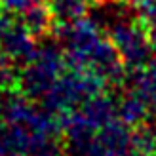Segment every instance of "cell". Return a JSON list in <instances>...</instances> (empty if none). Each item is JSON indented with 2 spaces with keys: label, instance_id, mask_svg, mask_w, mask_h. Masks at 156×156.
I'll return each mask as SVG.
<instances>
[{
  "label": "cell",
  "instance_id": "cell-1",
  "mask_svg": "<svg viewBox=\"0 0 156 156\" xmlns=\"http://www.w3.org/2000/svg\"><path fill=\"white\" fill-rule=\"evenodd\" d=\"M107 36L116 46L128 71L143 69L152 61L154 48L149 40V34H147V27L139 19V15L116 23L114 27L108 29Z\"/></svg>",
  "mask_w": 156,
  "mask_h": 156
},
{
  "label": "cell",
  "instance_id": "cell-11",
  "mask_svg": "<svg viewBox=\"0 0 156 156\" xmlns=\"http://www.w3.org/2000/svg\"><path fill=\"white\" fill-rule=\"evenodd\" d=\"M13 23H15V19H13L12 12H8V10H4V8H0V40H2V36L8 33V29H10Z\"/></svg>",
  "mask_w": 156,
  "mask_h": 156
},
{
  "label": "cell",
  "instance_id": "cell-14",
  "mask_svg": "<svg viewBox=\"0 0 156 156\" xmlns=\"http://www.w3.org/2000/svg\"><path fill=\"white\" fill-rule=\"evenodd\" d=\"M128 156H151V154H145V152H139V151H131Z\"/></svg>",
  "mask_w": 156,
  "mask_h": 156
},
{
  "label": "cell",
  "instance_id": "cell-7",
  "mask_svg": "<svg viewBox=\"0 0 156 156\" xmlns=\"http://www.w3.org/2000/svg\"><path fill=\"white\" fill-rule=\"evenodd\" d=\"M19 15H21L19 23L25 27V30L30 36L36 38V40L51 34L53 25H55V19H53V13L50 10L48 2L34 4V6L27 8V10H23Z\"/></svg>",
  "mask_w": 156,
  "mask_h": 156
},
{
  "label": "cell",
  "instance_id": "cell-2",
  "mask_svg": "<svg viewBox=\"0 0 156 156\" xmlns=\"http://www.w3.org/2000/svg\"><path fill=\"white\" fill-rule=\"evenodd\" d=\"M0 50L6 53L12 63H15L17 67H25L36 55L38 40L27 33L19 21H15L0 40Z\"/></svg>",
  "mask_w": 156,
  "mask_h": 156
},
{
  "label": "cell",
  "instance_id": "cell-10",
  "mask_svg": "<svg viewBox=\"0 0 156 156\" xmlns=\"http://www.w3.org/2000/svg\"><path fill=\"white\" fill-rule=\"evenodd\" d=\"M40 2H48V0H0V8H4L12 13H21L23 10Z\"/></svg>",
  "mask_w": 156,
  "mask_h": 156
},
{
  "label": "cell",
  "instance_id": "cell-4",
  "mask_svg": "<svg viewBox=\"0 0 156 156\" xmlns=\"http://www.w3.org/2000/svg\"><path fill=\"white\" fill-rule=\"evenodd\" d=\"M112 95L116 103V118L118 120H122L131 128H135L147 120L151 108L137 91L128 88H112Z\"/></svg>",
  "mask_w": 156,
  "mask_h": 156
},
{
  "label": "cell",
  "instance_id": "cell-5",
  "mask_svg": "<svg viewBox=\"0 0 156 156\" xmlns=\"http://www.w3.org/2000/svg\"><path fill=\"white\" fill-rule=\"evenodd\" d=\"M78 111L82 112V116L88 120L93 128H103L105 124L116 118V103L114 95L111 91H101L97 95H93L90 99H86L84 103L78 107Z\"/></svg>",
  "mask_w": 156,
  "mask_h": 156
},
{
  "label": "cell",
  "instance_id": "cell-8",
  "mask_svg": "<svg viewBox=\"0 0 156 156\" xmlns=\"http://www.w3.org/2000/svg\"><path fill=\"white\" fill-rule=\"evenodd\" d=\"M23 156H65L63 137L30 133Z\"/></svg>",
  "mask_w": 156,
  "mask_h": 156
},
{
  "label": "cell",
  "instance_id": "cell-3",
  "mask_svg": "<svg viewBox=\"0 0 156 156\" xmlns=\"http://www.w3.org/2000/svg\"><path fill=\"white\" fill-rule=\"evenodd\" d=\"M97 145L105 156H128L133 151V128L114 118L97 129Z\"/></svg>",
  "mask_w": 156,
  "mask_h": 156
},
{
  "label": "cell",
  "instance_id": "cell-6",
  "mask_svg": "<svg viewBox=\"0 0 156 156\" xmlns=\"http://www.w3.org/2000/svg\"><path fill=\"white\" fill-rule=\"evenodd\" d=\"M120 88L137 91L141 99L149 105L151 111H156V65L149 63L143 69H131L126 73L124 84Z\"/></svg>",
  "mask_w": 156,
  "mask_h": 156
},
{
  "label": "cell",
  "instance_id": "cell-9",
  "mask_svg": "<svg viewBox=\"0 0 156 156\" xmlns=\"http://www.w3.org/2000/svg\"><path fill=\"white\" fill-rule=\"evenodd\" d=\"M55 23H69L88 13L90 0H48Z\"/></svg>",
  "mask_w": 156,
  "mask_h": 156
},
{
  "label": "cell",
  "instance_id": "cell-12",
  "mask_svg": "<svg viewBox=\"0 0 156 156\" xmlns=\"http://www.w3.org/2000/svg\"><path fill=\"white\" fill-rule=\"evenodd\" d=\"M141 126L147 129V133L151 135L152 143H154V152H156V111H152V114L147 116V120L141 124Z\"/></svg>",
  "mask_w": 156,
  "mask_h": 156
},
{
  "label": "cell",
  "instance_id": "cell-13",
  "mask_svg": "<svg viewBox=\"0 0 156 156\" xmlns=\"http://www.w3.org/2000/svg\"><path fill=\"white\" fill-rule=\"evenodd\" d=\"M0 156H23L19 152H12V151H0Z\"/></svg>",
  "mask_w": 156,
  "mask_h": 156
}]
</instances>
